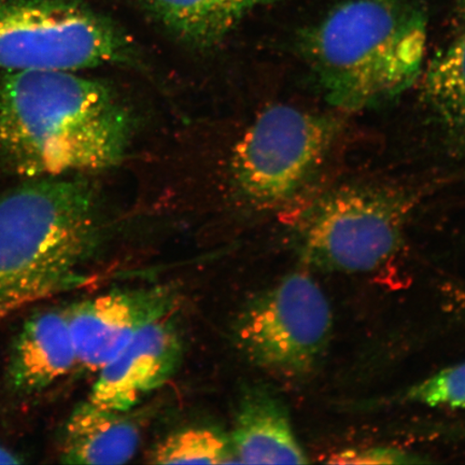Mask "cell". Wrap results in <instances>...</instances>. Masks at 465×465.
<instances>
[{
	"label": "cell",
	"mask_w": 465,
	"mask_h": 465,
	"mask_svg": "<svg viewBox=\"0 0 465 465\" xmlns=\"http://www.w3.org/2000/svg\"><path fill=\"white\" fill-rule=\"evenodd\" d=\"M102 229L100 197L77 174L33 179L0 196V304H31L71 283Z\"/></svg>",
	"instance_id": "obj_3"
},
{
	"label": "cell",
	"mask_w": 465,
	"mask_h": 465,
	"mask_svg": "<svg viewBox=\"0 0 465 465\" xmlns=\"http://www.w3.org/2000/svg\"><path fill=\"white\" fill-rule=\"evenodd\" d=\"M143 423L132 410L103 409L80 404L69 418L61 452L67 464H124L132 460L141 444Z\"/></svg>",
	"instance_id": "obj_12"
},
{
	"label": "cell",
	"mask_w": 465,
	"mask_h": 465,
	"mask_svg": "<svg viewBox=\"0 0 465 465\" xmlns=\"http://www.w3.org/2000/svg\"><path fill=\"white\" fill-rule=\"evenodd\" d=\"M131 113L110 87L73 72L0 73V168L28 179L106 170L124 160Z\"/></svg>",
	"instance_id": "obj_1"
},
{
	"label": "cell",
	"mask_w": 465,
	"mask_h": 465,
	"mask_svg": "<svg viewBox=\"0 0 465 465\" xmlns=\"http://www.w3.org/2000/svg\"><path fill=\"white\" fill-rule=\"evenodd\" d=\"M230 440L240 463L310 462L294 434L286 406L266 389H250L242 399Z\"/></svg>",
	"instance_id": "obj_11"
},
{
	"label": "cell",
	"mask_w": 465,
	"mask_h": 465,
	"mask_svg": "<svg viewBox=\"0 0 465 465\" xmlns=\"http://www.w3.org/2000/svg\"><path fill=\"white\" fill-rule=\"evenodd\" d=\"M405 399L430 407L465 409V362L416 383L406 392Z\"/></svg>",
	"instance_id": "obj_16"
},
{
	"label": "cell",
	"mask_w": 465,
	"mask_h": 465,
	"mask_svg": "<svg viewBox=\"0 0 465 465\" xmlns=\"http://www.w3.org/2000/svg\"><path fill=\"white\" fill-rule=\"evenodd\" d=\"M330 463L341 464H403L421 463V459L397 449L351 450L336 453Z\"/></svg>",
	"instance_id": "obj_17"
},
{
	"label": "cell",
	"mask_w": 465,
	"mask_h": 465,
	"mask_svg": "<svg viewBox=\"0 0 465 465\" xmlns=\"http://www.w3.org/2000/svg\"><path fill=\"white\" fill-rule=\"evenodd\" d=\"M22 461L14 452L0 446V464H19Z\"/></svg>",
	"instance_id": "obj_19"
},
{
	"label": "cell",
	"mask_w": 465,
	"mask_h": 465,
	"mask_svg": "<svg viewBox=\"0 0 465 465\" xmlns=\"http://www.w3.org/2000/svg\"><path fill=\"white\" fill-rule=\"evenodd\" d=\"M462 15H463V20L465 22V0H463V5H462Z\"/></svg>",
	"instance_id": "obj_20"
},
{
	"label": "cell",
	"mask_w": 465,
	"mask_h": 465,
	"mask_svg": "<svg viewBox=\"0 0 465 465\" xmlns=\"http://www.w3.org/2000/svg\"><path fill=\"white\" fill-rule=\"evenodd\" d=\"M332 335V313L318 283L294 272L255 295L232 325L235 346L267 373L301 378L315 370Z\"/></svg>",
	"instance_id": "obj_7"
},
{
	"label": "cell",
	"mask_w": 465,
	"mask_h": 465,
	"mask_svg": "<svg viewBox=\"0 0 465 465\" xmlns=\"http://www.w3.org/2000/svg\"><path fill=\"white\" fill-rule=\"evenodd\" d=\"M427 37L426 15L403 0H348L305 35L303 52L325 100L358 112L414 84Z\"/></svg>",
	"instance_id": "obj_2"
},
{
	"label": "cell",
	"mask_w": 465,
	"mask_h": 465,
	"mask_svg": "<svg viewBox=\"0 0 465 465\" xmlns=\"http://www.w3.org/2000/svg\"><path fill=\"white\" fill-rule=\"evenodd\" d=\"M173 315L148 325L112 362L98 371L89 401L103 409L127 411L176 374L183 356Z\"/></svg>",
	"instance_id": "obj_9"
},
{
	"label": "cell",
	"mask_w": 465,
	"mask_h": 465,
	"mask_svg": "<svg viewBox=\"0 0 465 465\" xmlns=\"http://www.w3.org/2000/svg\"><path fill=\"white\" fill-rule=\"evenodd\" d=\"M153 464L240 463L230 438L209 428H188L168 435L150 453Z\"/></svg>",
	"instance_id": "obj_15"
},
{
	"label": "cell",
	"mask_w": 465,
	"mask_h": 465,
	"mask_svg": "<svg viewBox=\"0 0 465 465\" xmlns=\"http://www.w3.org/2000/svg\"><path fill=\"white\" fill-rule=\"evenodd\" d=\"M29 303H27L25 301H15L8 302V303L0 304V323H2L4 319L9 316L11 312L20 310L21 307Z\"/></svg>",
	"instance_id": "obj_18"
},
{
	"label": "cell",
	"mask_w": 465,
	"mask_h": 465,
	"mask_svg": "<svg viewBox=\"0 0 465 465\" xmlns=\"http://www.w3.org/2000/svg\"><path fill=\"white\" fill-rule=\"evenodd\" d=\"M149 9L191 43L216 44L250 11L275 0H143Z\"/></svg>",
	"instance_id": "obj_13"
},
{
	"label": "cell",
	"mask_w": 465,
	"mask_h": 465,
	"mask_svg": "<svg viewBox=\"0 0 465 465\" xmlns=\"http://www.w3.org/2000/svg\"><path fill=\"white\" fill-rule=\"evenodd\" d=\"M132 44L79 0H0V73L135 62Z\"/></svg>",
	"instance_id": "obj_4"
},
{
	"label": "cell",
	"mask_w": 465,
	"mask_h": 465,
	"mask_svg": "<svg viewBox=\"0 0 465 465\" xmlns=\"http://www.w3.org/2000/svg\"><path fill=\"white\" fill-rule=\"evenodd\" d=\"M411 207L393 190L353 185L329 192L301 216L302 258L324 272L373 271L399 252Z\"/></svg>",
	"instance_id": "obj_6"
},
{
	"label": "cell",
	"mask_w": 465,
	"mask_h": 465,
	"mask_svg": "<svg viewBox=\"0 0 465 465\" xmlns=\"http://www.w3.org/2000/svg\"><path fill=\"white\" fill-rule=\"evenodd\" d=\"M77 352L62 310L40 312L23 325L11 352L9 381L23 393L44 391L71 373Z\"/></svg>",
	"instance_id": "obj_10"
},
{
	"label": "cell",
	"mask_w": 465,
	"mask_h": 465,
	"mask_svg": "<svg viewBox=\"0 0 465 465\" xmlns=\"http://www.w3.org/2000/svg\"><path fill=\"white\" fill-rule=\"evenodd\" d=\"M177 294L172 287L121 289L79 302L65 310L78 364L101 371L143 329L173 315Z\"/></svg>",
	"instance_id": "obj_8"
},
{
	"label": "cell",
	"mask_w": 465,
	"mask_h": 465,
	"mask_svg": "<svg viewBox=\"0 0 465 465\" xmlns=\"http://www.w3.org/2000/svg\"><path fill=\"white\" fill-rule=\"evenodd\" d=\"M339 130L328 115L288 104L265 109L232 150L230 176L237 199L257 211L292 201L327 159Z\"/></svg>",
	"instance_id": "obj_5"
},
{
	"label": "cell",
	"mask_w": 465,
	"mask_h": 465,
	"mask_svg": "<svg viewBox=\"0 0 465 465\" xmlns=\"http://www.w3.org/2000/svg\"><path fill=\"white\" fill-rule=\"evenodd\" d=\"M424 95L441 124L465 150V32L429 66Z\"/></svg>",
	"instance_id": "obj_14"
}]
</instances>
